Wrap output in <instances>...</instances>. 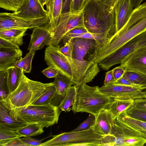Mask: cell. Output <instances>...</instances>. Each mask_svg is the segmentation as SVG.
Returning <instances> with one entry per match:
<instances>
[{"label":"cell","mask_w":146,"mask_h":146,"mask_svg":"<svg viewBox=\"0 0 146 146\" xmlns=\"http://www.w3.org/2000/svg\"><path fill=\"white\" fill-rule=\"evenodd\" d=\"M76 96L71 110L74 113L86 112L96 115L102 109L107 108L113 99L101 92L98 86L86 84L77 86Z\"/></svg>","instance_id":"obj_5"},{"label":"cell","mask_w":146,"mask_h":146,"mask_svg":"<svg viewBox=\"0 0 146 146\" xmlns=\"http://www.w3.org/2000/svg\"><path fill=\"white\" fill-rule=\"evenodd\" d=\"M42 73L48 78L55 77L58 74V71L56 69L50 67H48L43 70Z\"/></svg>","instance_id":"obj_43"},{"label":"cell","mask_w":146,"mask_h":146,"mask_svg":"<svg viewBox=\"0 0 146 146\" xmlns=\"http://www.w3.org/2000/svg\"><path fill=\"white\" fill-rule=\"evenodd\" d=\"M104 4L112 10L114 9L115 5L118 0H96Z\"/></svg>","instance_id":"obj_47"},{"label":"cell","mask_w":146,"mask_h":146,"mask_svg":"<svg viewBox=\"0 0 146 146\" xmlns=\"http://www.w3.org/2000/svg\"><path fill=\"white\" fill-rule=\"evenodd\" d=\"M84 25L88 32L110 37L116 32L114 9L96 0H87L83 9Z\"/></svg>","instance_id":"obj_2"},{"label":"cell","mask_w":146,"mask_h":146,"mask_svg":"<svg viewBox=\"0 0 146 146\" xmlns=\"http://www.w3.org/2000/svg\"><path fill=\"white\" fill-rule=\"evenodd\" d=\"M143 0H131L132 6L133 9H135L141 5Z\"/></svg>","instance_id":"obj_49"},{"label":"cell","mask_w":146,"mask_h":146,"mask_svg":"<svg viewBox=\"0 0 146 146\" xmlns=\"http://www.w3.org/2000/svg\"><path fill=\"white\" fill-rule=\"evenodd\" d=\"M114 9L116 33L126 23L134 9L131 5V0H118L115 5Z\"/></svg>","instance_id":"obj_18"},{"label":"cell","mask_w":146,"mask_h":146,"mask_svg":"<svg viewBox=\"0 0 146 146\" xmlns=\"http://www.w3.org/2000/svg\"><path fill=\"white\" fill-rule=\"evenodd\" d=\"M49 21L48 16L29 19L15 15L11 13L3 12L0 13V29H34L44 26Z\"/></svg>","instance_id":"obj_12"},{"label":"cell","mask_w":146,"mask_h":146,"mask_svg":"<svg viewBox=\"0 0 146 146\" xmlns=\"http://www.w3.org/2000/svg\"><path fill=\"white\" fill-rule=\"evenodd\" d=\"M7 71H0V100L6 96L5 92H8L7 84Z\"/></svg>","instance_id":"obj_37"},{"label":"cell","mask_w":146,"mask_h":146,"mask_svg":"<svg viewBox=\"0 0 146 146\" xmlns=\"http://www.w3.org/2000/svg\"><path fill=\"white\" fill-rule=\"evenodd\" d=\"M83 11L75 14L70 11L62 13L56 26L50 32L52 37L47 46L58 45L67 32L76 27L84 26Z\"/></svg>","instance_id":"obj_11"},{"label":"cell","mask_w":146,"mask_h":146,"mask_svg":"<svg viewBox=\"0 0 146 146\" xmlns=\"http://www.w3.org/2000/svg\"><path fill=\"white\" fill-rule=\"evenodd\" d=\"M17 131L0 127V146L4 145L10 141L21 137Z\"/></svg>","instance_id":"obj_32"},{"label":"cell","mask_w":146,"mask_h":146,"mask_svg":"<svg viewBox=\"0 0 146 146\" xmlns=\"http://www.w3.org/2000/svg\"><path fill=\"white\" fill-rule=\"evenodd\" d=\"M125 113L131 117L146 122V109L134 105L126 110Z\"/></svg>","instance_id":"obj_34"},{"label":"cell","mask_w":146,"mask_h":146,"mask_svg":"<svg viewBox=\"0 0 146 146\" xmlns=\"http://www.w3.org/2000/svg\"><path fill=\"white\" fill-rule=\"evenodd\" d=\"M136 131L140 135L146 139V131Z\"/></svg>","instance_id":"obj_50"},{"label":"cell","mask_w":146,"mask_h":146,"mask_svg":"<svg viewBox=\"0 0 146 146\" xmlns=\"http://www.w3.org/2000/svg\"><path fill=\"white\" fill-rule=\"evenodd\" d=\"M60 48L59 45L46 47L44 52V61L48 67L56 69L59 73L71 79L74 85L81 84L72 58L62 54L60 51Z\"/></svg>","instance_id":"obj_9"},{"label":"cell","mask_w":146,"mask_h":146,"mask_svg":"<svg viewBox=\"0 0 146 146\" xmlns=\"http://www.w3.org/2000/svg\"><path fill=\"white\" fill-rule=\"evenodd\" d=\"M44 127L38 123H31L22 127L17 131L21 137L34 136L42 133Z\"/></svg>","instance_id":"obj_29"},{"label":"cell","mask_w":146,"mask_h":146,"mask_svg":"<svg viewBox=\"0 0 146 146\" xmlns=\"http://www.w3.org/2000/svg\"><path fill=\"white\" fill-rule=\"evenodd\" d=\"M56 90L53 83L48 86L43 93L31 105H44L51 103L56 95Z\"/></svg>","instance_id":"obj_28"},{"label":"cell","mask_w":146,"mask_h":146,"mask_svg":"<svg viewBox=\"0 0 146 146\" xmlns=\"http://www.w3.org/2000/svg\"><path fill=\"white\" fill-rule=\"evenodd\" d=\"M146 94V89L143 90Z\"/></svg>","instance_id":"obj_52"},{"label":"cell","mask_w":146,"mask_h":146,"mask_svg":"<svg viewBox=\"0 0 146 146\" xmlns=\"http://www.w3.org/2000/svg\"><path fill=\"white\" fill-rule=\"evenodd\" d=\"M125 111L121 113L115 119L123 125L135 130L146 131V122L129 116L126 113Z\"/></svg>","instance_id":"obj_24"},{"label":"cell","mask_w":146,"mask_h":146,"mask_svg":"<svg viewBox=\"0 0 146 146\" xmlns=\"http://www.w3.org/2000/svg\"><path fill=\"white\" fill-rule=\"evenodd\" d=\"M42 5L44 7V5H46L47 3L48 2V0H38Z\"/></svg>","instance_id":"obj_51"},{"label":"cell","mask_w":146,"mask_h":146,"mask_svg":"<svg viewBox=\"0 0 146 146\" xmlns=\"http://www.w3.org/2000/svg\"><path fill=\"white\" fill-rule=\"evenodd\" d=\"M120 64L126 70L146 75V46L138 48L126 56Z\"/></svg>","instance_id":"obj_14"},{"label":"cell","mask_w":146,"mask_h":146,"mask_svg":"<svg viewBox=\"0 0 146 146\" xmlns=\"http://www.w3.org/2000/svg\"><path fill=\"white\" fill-rule=\"evenodd\" d=\"M77 89V86L74 85L67 90L65 96L58 106L61 111L68 112L71 110L72 108L70 107L74 102Z\"/></svg>","instance_id":"obj_27"},{"label":"cell","mask_w":146,"mask_h":146,"mask_svg":"<svg viewBox=\"0 0 146 146\" xmlns=\"http://www.w3.org/2000/svg\"><path fill=\"white\" fill-rule=\"evenodd\" d=\"M6 71L7 73V87L9 94L13 92L17 87L24 73L22 70L14 66L8 68Z\"/></svg>","instance_id":"obj_25"},{"label":"cell","mask_w":146,"mask_h":146,"mask_svg":"<svg viewBox=\"0 0 146 146\" xmlns=\"http://www.w3.org/2000/svg\"><path fill=\"white\" fill-rule=\"evenodd\" d=\"M22 54L20 48H0V71L11 67L14 62L22 58Z\"/></svg>","instance_id":"obj_20"},{"label":"cell","mask_w":146,"mask_h":146,"mask_svg":"<svg viewBox=\"0 0 146 146\" xmlns=\"http://www.w3.org/2000/svg\"><path fill=\"white\" fill-rule=\"evenodd\" d=\"M134 100L113 99L108 108L115 120L121 113L134 105Z\"/></svg>","instance_id":"obj_23"},{"label":"cell","mask_w":146,"mask_h":146,"mask_svg":"<svg viewBox=\"0 0 146 146\" xmlns=\"http://www.w3.org/2000/svg\"><path fill=\"white\" fill-rule=\"evenodd\" d=\"M73 46L72 58L80 84L91 82L100 71L98 64L86 59L88 55L96 47L94 40L82 38L72 39Z\"/></svg>","instance_id":"obj_3"},{"label":"cell","mask_w":146,"mask_h":146,"mask_svg":"<svg viewBox=\"0 0 146 146\" xmlns=\"http://www.w3.org/2000/svg\"><path fill=\"white\" fill-rule=\"evenodd\" d=\"M29 0H0V7L5 9L15 12Z\"/></svg>","instance_id":"obj_33"},{"label":"cell","mask_w":146,"mask_h":146,"mask_svg":"<svg viewBox=\"0 0 146 146\" xmlns=\"http://www.w3.org/2000/svg\"><path fill=\"white\" fill-rule=\"evenodd\" d=\"M95 116V123L92 127L94 130L104 136L111 134L115 120L109 110L103 109Z\"/></svg>","instance_id":"obj_16"},{"label":"cell","mask_w":146,"mask_h":146,"mask_svg":"<svg viewBox=\"0 0 146 146\" xmlns=\"http://www.w3.org/2000/svg\"><path fill=\"white\" fill-rule=\"evenodd\" d=\"M145 46L146 31L127 42L116 51L99 63L98 65L103 70H108L113 66L120 64L126 56L134 51Z\"/></svg>","instance_id":"obj_10"},{"label":"cell","mask_w":146,"mask_h":146,"mask_svg":"<svg viewBox=\"0 0 146 146\" xmlns=\"http://www.w3.org/2000/svg\"><path fill=\"white\" fill-rule=\"evenodd\" d=\"M53 82L44 83L30 79L23 74L16 88L1 102L9 110L31 105Z\"/></svg>","instance_id":"obj_4"},{"label":"cell","mask_w":146,"mask_h":146,"mask_svg":"<svg viewBox=\"0 0 146 146\" xmlns=\"http://www.w3.org/2000/svg\"><path fill=\"white\" fill-rule=\"evenodd\" d=\"M4 146H28L24 143L20 137L15 138L5 144Z\"/></svg>","instance_id":"obj_45"},{"label":"cell","mask_w":146,"mask_h":146,"mask_svg":"<svg viewBox=\"0 0 146 146\" xmlns=\"http://www.w3.org/2000/svg\"><path fill=\"white\" fill-rule=\"evenodd\" d=\"M21 140L28 146H40L42 143L41 140H38L31 137H26L21 138Z\"/></svg>","instance_id":"obj_40"},{"label":"cell","mask_w":146,"mask_h":146,"mask_svg":"<svg viewBox=\"0 0 146 146\" xmlns=\"http://www.w3.org/2000/svg\"><path fill=\"white\" fill-rule=\"evenodd\" d=\"M86 0H72L70 12L73 14L83 12Z\"/></svg>","instance_id":"obj_38"},{"label":"cell","mask_w":146,"mask_h":146,"mask_svg":"<svg viewBox=\"0 0 146 146\" xmlns=\"http://www.w3.org/2000/svg\"><path fill=\"white\" fill-rule=\"evenodd\" d=\"M72 0H63L62 13L70 11Z\"/></svg>","instance_id":"obj_48"},{"label":"cell","mask_w":146,"mask_h":146,"mask_svg":"<svg viewBox=\"0 0 146 146\" xmlns=\"http://www.w3.org/2000/svg\"><path fill=\"white\" fill-rule=\"evenodd\" d=\"M112 70L115 81L122 77L126 70L120 66L115 67Z\"/></svg>","instance_id":"obj_44"},{"label":"cell","mask_w":146,"mask_h":146,"mask_svg":"<svg viewBox=\"0 0 146 146\" xmlns=\"http://www.w3.org/2000/svg\"><path fill=\"white\" fill-rule=\"evenodd\" d=\"M28 29L14 28L0 29V37L21 46L23 44V37Z\"/></svg>","instance_id":"obj_22"},{"label":"cell","mask_w":146,"mask_h":146,"mask_svg":"<svg viewBox=\"0 0 146 146\" xmlns=\"http://www.w3.org/2000/svg\"><path fill=\"white\" fill-rule=\"evenodd\" d=\"M0 48H19V46L14 43L0 37Z\"/></svg>","instance_id":"obj_42"},{"label":"cell","mask_w":146,"mask_h":146,"mask_svg":"<svg viewBox=\"0 0 146 146\" xmlns=\"http://www.w3.org/2000/svg\"><path fill=\"white\" fill-rule=\"evenodd\" d=\"M73 46L72 39L66 42L63 46L60 48V52L66 56L72 58Z\"/></svg>","instance_id":"obj_39"},{"label":"cell","mask_w":146,"mask_h":146,"mask_svg":"<svg viewBox=\"0 0 146 146\" xmlns=\"http://www.w3.org/2000/svg\"><path fill=\"white\" fill-rule=\"evenodd\" d=\"M110 84H114L138 88H141L143 90V89L139 86L131 83L128 80L123 77L114 81Z\"/></svg>","instance_id":"obj_41"},{"label":"cell","mask_w":146,"mask_h":146,"mask_svg":"<svg viewBox=\"0 0 146 146\" xmlns=\"http://www.w3.org/2000/svg\"><path fill=\"white\" fill-rule=\"evenodd\" d=\"M95 121V115L92 114H90L85 120L72 131H82L88 130L94 126Z\"/></svg>","instance_id":"obj_36"},{"label":"cell","mask_w":146,"mask_h":146,"mask_svg":"<svg viewBox=\"0 0 146 146\" xmlns=\"http://www.w3.org/2000/svg\"><path fill=\"white\" fill-rule=\"evenodd\" d=\"M24 122L17 120L10 114L9 110L0 103V127L17 131L26 125Z\"/></svg>","instance_id":"obj_21"},{"label":"cell","mask_w":146,"mask_h":146,"mask_svg":"<svg viewBox=\"0 0 146 146\" xmlns=\"http://www.w3.org/2000/svg\"><path fill=\"white\" fill-rule=\"evenodd\" d=\"M131 83L146 89V75L135 71L126 70L122 76Z\"/></svg>","instance_id":"obj_30"},{"label":"cell","mask_w":146,"mask_h":146,"mask_svg":"<svg viewBox=\"0 0 146 146\" xmlns=\"http://www.w3.org/2000/svg\"><path fill=\"white\" fill-rule=\"evenodd\" d=\"M146 139L115 119L111 134L104 136L102 146H143Z\"/></svg>","instance_id":"obj_8"},{"label":"cell","mask_w":146,"mask_h":146,"mask_svg":"<svg viewBox=\"0 0 146 146\" xmlns=\"http://www.w3.org/2000/svg\"><path fill=\"white\" fill-rule=\"evenodd\" d=\"M35 52L29 51L24 58L14 62L11 66L21 69L23 70L24 73H30L31 70L32 60Z\"/></svg>","instance_id":"obj_31"},{"label":"cell","mask_w":146,"mask_h":146,"mask_svg":"<svg viewBox=\"0 0 146 146\" xmlns=\"http://www.w3.org/2000/svg\"><path fill=\"white\" fill-rule=\"evenodd\" d=\"M63 0H48L46 4L49 21L45 26L51 32L56 26L62 13Z\"/></svg>","instance_id":"obj_19"},{"label":"cell","mask_w":146,"mask_h":146,"mask_svg":"<svg viewBox=\"0 0 146 146\" xmlns=\"http://www.w3.org/2000/svg\"><path fill=\"white\" fill-rule=\"evenodd\" d=\"M100 91L113 99L126 100L146 99V94L140 88L110 84L99 87Z\"/></svg>","instance_id":"obj_13"},{"label":"cell","mask_w":146,"mask_h":146,"mask_svg":"<svg viewBox=\"0 0 146 146\" xmlns=\"http://www.w3.org/2000/svg\"><path fill=\"white\" fill-rule=\"evenodd\" d=\"M146 31V2L134 9L122 28L102 43L97 44L88 60L98 64L127 42Z\"/></svg>","instance_id":"obj_1"},{"label":"cell","mask_w":146,"mask_h":146,"mask_svg":"<svg viewBox=\"0 0 146 146\" xmlns=\"http://www.w3.org/2000/svg\"><path fill=\"white\" fill-rule=\"evenodd\" d=\"M15 119L27 125L38 123L48 127L58 122L61 111L51 103L44 105H31L9 110Z\"/></svg>","instance_id":"obj_6"},{"label":"cell","mask_w":146,"mask_h":146,"mask_svg":"<svg viewBox=\"0 0 146 146\" xmlns=\"http://www.w3.org/2000/svg\"><path fill=\"white\" fill-rule=\"evenodd\" d=\"M114 81L115 79L113 76L112 70L108 71L106 73L104 85H109Z\"/></svg>","instance_id":"obj_46"},{"label":"cell","mask_w":146,"mask_h":146,"mask_svg":"<svg viewBox=\"0 0 146 146\" xmlns=\"http://www.w3.org/2000/svg\"><path fill=\"white\" fill-rule=\"evenodd\" d=\"M52 35L45 26L37 27L33 29L31 35V39L27 50L35 52L42 48L50 43Z\"/></svg>","instance_id":"obj_17"},{"label":"cell","mask_w":146,"mask_h":146,"mask_svg":"<svg viewBox=\"0 0 146 146\" xmlns=\"http://www.w3.org/2000/svg\"><path fill=\"white\" fill-rule=\"evenodd\" d=\"M87 32H88L84 26L76 27L67 32L63 37L61 41L64 44L72 38Z\"/></svg>","instance_id":"obj_35"},{"label":"cell","mask_w":146,"mask_h":146,"mask_svg":"<svg viewBox=\"0 0 146 146\" xmlns=\"http://www.w3.org/2000/svg\"><path fill=\"white\" fill-rule=\"evenodd\" d=\"M52 136L40 146H102L104 137L95 132L92 127L85 131H71Z\"/></svg>","instance_id":"obj_7"},{"label":"cell","mask_w":146,"mask_h":146,"mask_svg":"<svg viewBox=\"0 0 146 146\" xmlns=\"http://www.w3.org/2000/svg\"><path fill=\"white\" fill-rule=\"evenodd\" d=\"M56 90V95L62 99L66 94L67 90L74 83L67 76L59 73L54 78L53 82Z\"/></svg>","instance_id":"obj_26"},{"label":"cell","mask_w":146,"mask_h":146,"mask_svg":"<svg viewBox=\"0 0 146 146\" xmlns=\"http://www.w3.org/2000/svg\"><path fill=\"white\" fill-rule=\"evenodd\" d=\"M38 0H29L12 13L23 17L35 19L48 16V13Z\"/></svg>","instance_id":"obj_15"}]
</instances>
